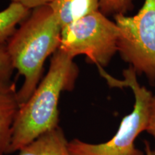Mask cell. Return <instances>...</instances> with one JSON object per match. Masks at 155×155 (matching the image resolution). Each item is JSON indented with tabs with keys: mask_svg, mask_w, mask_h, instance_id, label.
<instances>
[{
	"mask_svg": "<svg viewBox=\"0 0 155 155\" xmlns=\"http://www.w3.org/2000/svg\"><path fill=\"white\" fill-rule=\"evenodd\" d=\"M78 75L73 58L63 50H56L47 75L19 108L7 154L20 151L42 134L58 127L60 96L64 91L73 90Z\"/></svg>",
	"mask_w": 155,
	"mask_h": 155,
	"instance_id": "obj_1",
	"label": "cell"
},
{
	"mask_svg": "<svg viewBox=\"0 0 155 155\" xmlns=\"http://www.w3.org/2000/svg\"><path fill=\"white\" fill-rule=\"evenodd\" d=\"M61 32V25L46 5L33 9L6 43L13 66L25 78L17 91L20 106L36 90L47 58L59 48Z\"/></svg>",
	"mask_w": 155,
	"mask_h": 155,
	"instance_id": "obj_2",
	"label": "cell"
},
{
	"mask_svg": "<svg viewBox=\"0 0 155 155\" xmlns=\"http://www.w3.org/2000/svg\"><path fill=\"white\" fill-rule=\"evenodd\" d=\"M98 68L111 87H128L132 90L135 98L133 111L123 118L117 132L107 142L94 144L74 139L68 144L70 152L71 155H143L142 151L136 147L134 141L142 131H146L153 94L139 84L137 73L132 67L124 71L122 80L114 78L101 67Z\"/></svg>",
	"mask_w": 155,
	"mask_h": 155,
	"instance_id": "obj_3",
	"label": "cell"
},
{
	"mask_svg": "<svg viewBox=\"0 0 155 155\" xmlns=\"http://www.w3.org/2000/svg\"><path fill=\"white\" fill-rule=\"evenodd\" d=\"M119 28L100 10L62 29L58 49L74 57L86 56L88 63L105 67L118 52Z\"/></svg>",
	"mask_w": 155,
	"mask_h": 155,
	"instance_id": "obj_4",
	"label": "cell"
},
{
	"mask_svg": "<svg viewBox=\"0 0 155 155\" xmlns=\"http://www.w3.org/2000/svg\"><path fill=\"white\" fill-rule=\"evenodd\" d=\"M119 28L118 52L137 74L155 82V0H145L137 15L114 16Z\"/></svg>",
	"mask_w": 155,
	"mask_h": 155,
	"instance_id": "obj_5",
	"label": "cell"
},
{
	"mask_svg": "<svg viewBox=\"0 0 155 155\" xmlns=\"http://www.w3.org/2000/svg\"><path fill=\"white\" fill-rule=\"evenodd\" d=\"M19 108L15 83L0 81V155L7 154Z\"/></svg>",
	"mask_w": 155,
	"mask_h": 155,
	"instance_id": "obj_6",
	"label": "cell"
},
{
	"mask_svg": "<svg viewBox=\"0 0 155 155\" xmlns=\"http://www.w3.org/2000/svg\"><path fill=\"white\" fill-rule=\"evenodd\" d=\"M68 144L63 130L58 127L23 147L18 155H71Z\"/></svg>",
	"mask_w": 155,
	"mask_h": 155,
	"instance_id": "obj_7",
	"label": "cell"
},
{
	"mask_svg": "<svg viewBox=\"0 0 155 155\" xmlns=\"http://www.w3.org/2000/svg\"><path fill=\"white\" fill-rule=\"evenodd\" d=\"M48 6L63 29L99 10V0H53Z\"/></svg>",
	"mask_w": 155,
	"mask_h": 155,
	"instance_id": "obj_8",
	"label": "cell"
},
{
	"mask_svg": "<svg viewBox=\"0 0 155 155\" xmlns=\"http://www.w3.org/2000/svg\"><path fill=\"white\" fill-rule=\"evenodd\" d=\"M30 15V9L17 2H12L0 12V45L7 43L16 31L17 25L24 22Z\"/></svg>",
	"mask_w": 155,
	"mask_h": 155,
	"instance_id": "obj_9",
	"label": "cell"
},
{
	"mask_svg": "<svg viewBox=\"0 0 155 155\" xmlns=\"http://www.w3.org/2000/svg\"><path fill=\"white\" fill-rule=\"evenodd\" d=\"M134 0H99V10L104 15H125L134 7Z\"/></svg>",
	"mask_w": 155,
	"mask_h": 155,
	"instance_id": "obj_10",
	"label": "cell"
},
{
	"mask_svg": "<svg viewBox=\"0 0 155 155\" xmlns=\"http://www.w3.org/2000/svg\"><path fill=\"white\" fill-rule=\"evenodd\" d=\"M14 69L7 45H0V81H10Z\"/></svg>",
	"mask_w": 155,
	"mask_h": 155,
	"instance_id": "obj_11",
	"label": "cell"
},
{
	"mask_svg": "<svg viewBox=\"0 0 155 155\" xmlns=\"http://www.w3.org/2000/svg\"><path fill=\"white\" fill-rule=\"evenodd\" d=\"M146 131L155 139V96L154 95L150 102L148 123H147Z\"/></svg>",
	"mask_w": 155,
	"mask_h": 155,
	"instance_id": "obj_12",
	"label": "cell"
},
{
	"mask_svg": "<svg viewBox=\"0 0 155 155\" xmlns=\"http://www.w3.org/2000/svg\"><path fill=\"white\" fill-rule=\"evenodd\" d=\"M12 2L22 4L28 9H35L36 7L48 5L53 0H10Z\"/></svg>",
	"mask_w": 155,
	"mask_h": 155,
	"instance_id": "obj_13",
	"label": "cell"
},
{
	"mask_svg": "<svg viewBox=\"0 0 155 155\" xmlns=\"http://www.w3.org/2000/svg\"><path fill=\"white\" fill-rule=\"evenodd\" d=\"M144 151L146 155H155V150L152 148L150 142L147 141H144Z\"/></svg>",
	"mask_w": 155,
	"mask_h": 155,
	"instance_id": "obj_14",
	"label": "cell"
}]
</instances>
